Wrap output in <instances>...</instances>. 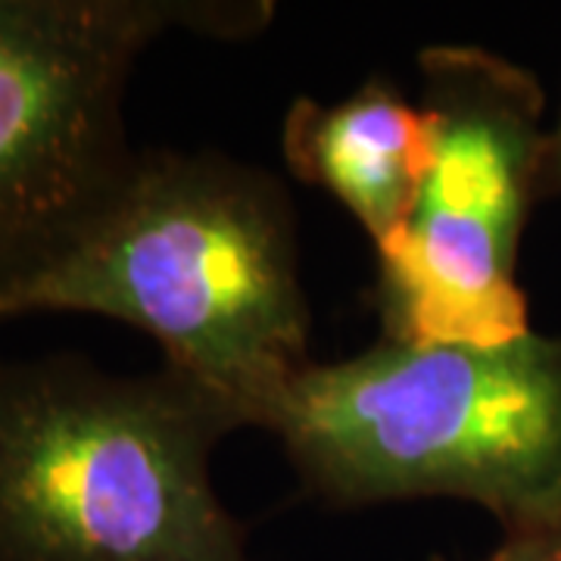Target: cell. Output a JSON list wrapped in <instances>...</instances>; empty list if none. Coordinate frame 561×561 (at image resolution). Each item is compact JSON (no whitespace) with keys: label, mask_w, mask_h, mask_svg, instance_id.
Instances as JSON below:
<instances>
[{"label":"cell","mask_w":561,"mask_h":561,"mask_svg":"<svg viewBox=\"0 0 561 561\" xmlns=\"http://www.w3.org/2000/svg\"><path fill=\"white\" fill-rule=\"evenodd\" d=\"M268 0H0V306L119 191L138 150L125 94L169 32L253 38Z\"/></svg>","instance_id":"277c9868"},{"label":"cell","mask_w":561,"mask_h":561,"mask_svg":"<svg viewBox=\"0 0 561 561\" xmlns=\"http://www.w3.org/2000/svg\"><path fill=\"white\" fill-rule=\"evenodd\" d=\"M280 144L290 172L334 194L375 253L397 241L427 162L421 106L383 79L365 81L337 103L300 98L284 119Z\"/></svg>","instance_id":"8992f818"},{"label":"cell","mask_w":561,"mask_h":561,"mask_svg":"<svg viewBox=\"0 0 561 561\" xmlns=\"http://www.w3.org/2000/svg\"><path fill=\"white\" fill-rule=\"evenodd\" d=\"M561 197V116L546 140V169H542V201Z\"/></svg>","instance_id":"ba28073f"},{"label":"cell","mask_w":561,"mask_h":561,"mask_svg":"<svg viewBox=\"0 0 561 561\" xmlns=\"http://www.w3.org/2000/svg\"><path fill=\"white\" fill-rule=\"evenodd\" d=\"M268 431L341 508L449 496L478 502L505 534L561 527V334L383 337L312 362Z\"/></svg>","instance_id":"7a4b0ae2"},{"label":"cell","mask_w":561,"mask_h":561,"mask_svg":"<svg viewBox=\"0 0 561 561\" xmlns=\"http://www.w3.org/2000/svg\"><path fill=\"white\" fill-rule=\"evenodd\" d=\"M427 162L409 219L378 253L387 341H505L530 331L518 287L542 201L546 94L534 72L468 44L419 54Z\"/></svg>","instance_id":"5b68a950"},{"label":"cell","mask_w":561,"mask_h":561,"mask_svg":"<svg viewBox=\"0 0 561 561\" xmlns=\"http://www.w3.org/2000/svg\"><path fill=\"white\" fill-rule=\"evenodd\" d=\"M483 561H561V527L505 534Z\"/></svg>","instance_id":"52a82bcc"},{"label":"cell","mask_w":561,"mask_h":561,"mask_svg":"<svg viewBox=\"0 0 561 561\" xmlns=\"http://www.w3.org/2000/svg\"><path fill=\"white\" fill-rule=\"evenodd\" d=\"M247 427L162 365L76 356L0 365V561H250L209 459Z\"/></svg>","instance_id":"3957f363"},{"label":"cell","mask_w":561,"mask_h":561,"mask_svg":"<svg viewBox=\"0 0 561 561\" xmlns=\"http://www.w3.org/2000/svg\"><path fill=\"white\" fill-rule=\"evenodd\" d=\"M135 324L169 368L265 427L312 365L287 191L219 153L138 150L119 191L44 275L0 306Z\"/></svg>","instance_id":"6da1fadb"}]
</instances>
